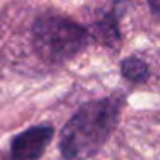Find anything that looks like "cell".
<instances>
[{"label":"cell","mask_w":160,"mask_h":160,"mask_svg":"<svg viewBox=\"0 0 160 160\" xmlns=\"http://www.w3.org/2000/svg\"><path fill=\"white\" fill-rule=\"evenodd\" d=\"M124 97H107L84 103L60 132V152L66 160H86L98 153L115 129Z\"/></svg>","instance_id":"obj_1"},{"label":"cell","mask_w":160,"mask_h":160,"mask_svg":"<svg viewBox=\"0 0 160 160\" xmlns=\"http://www.w3.org/2000/svg\"><path fill=\"white\" fill-rule=\"evenodd\" d=\"M90 33L81 24L62 16L47 14L33 26V45L43 60L66 62L88 45Z\"/></svg>","instance_id":"obj_2"},{"label":"cell","mask_w":160,"mask_h":160,"mask_svg":"<svg viewBox=\"0 0 160 160\" xmlns=\"http://www.w3.org/2000/svg\"><path fill=\"white\" fill-rule=\"evenodd\" d=\"M124 0H95V12L91 19V35L108 48H119V9Z\"/></svg>","instance_id":"obj_3"},{"label":"cell","mask_w":160,"mask_h":160,"mask_svg":"<svg viewBox=\"0 0 160 160\" xmlns=\"http://www.w3.org/2000/svg\"><path fill=\"white\" fill-rule=\"evenodd\" d=\"M53 138L52 126H33L12 139L11 160H38Z\"/></svg>","instance_id":"obj_4"},{"label":"cell","mask_w":160,"mask_h":160,"mask_svg":"<svg viewBox=\"0 0 160 160\" xmlns=\"http://www.w3.org/2000/svg\"><path fill=\"white\" fill-rule=\"evenodd\" d=\"M121 71H122V76L134 84L145 83L146 78H148V66L138 57L124 59L121 64Z\"/></svg>","instance_id":"obj_5"},{"label":"cell","mask_w":160,"mask_h":160,"mask_svg":"<svg viewBox=\"0 0 160 160\" xmlns=\"http://www.w3.org/2000/svg\"><path fill=\"white\" fill-rule=\"evenodd\" d=\"M148 5H150L152 14L155 16V19L160 21V0H148Z\"/></svg>","instance_id":"obj_6"}]
</instances>
